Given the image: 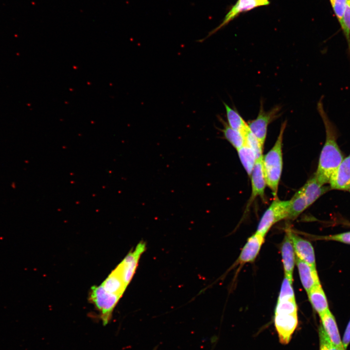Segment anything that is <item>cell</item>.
<instances>
[{
	"instance_id": "7a4b0ae2",
	"label": "cell",
	"mask_w": 350,
	"mask_h": 350,
	"mask_svg": "<svg viewBox=\"0 0 350 350\" xmlns=\"http://www.w3.org/2000/svg\"><path fill=\"white\" fill-rule=\"evenodd\" d=\"M286 124V121L281 124L274 145L262 157V168L266 185L275 197H277L282 171V140Z\"/></svg>"
},
{
	"instance_id": "8992f818",
	"label": "cell",
	"mask_w": 350,
	"mask_h": 350,
	"mask_svg": "<svg viewBox=\"0 0 350 350\" xmlns=\"http://www.w3.org/2000/svg\"><path fill=\"white\" fill-rule=\"evenodd\" d=\"M146 249L144 242H140L135 249L129 252L115 268L127 286L137 269L141 255Z\"/></svg>"
},
{
	"instance_id": "3957f363",
	"label": "cell",
	"mask_w": 350,
	"mask_h": 350,
	"mask_svg": "<svg viewBox=\"0 0 350 350\" xmlns=\"http://www.w3.org/2000/svg\"><path fill=\"white\" fill-rule=\"evenodd\" d=\"M281 109L280 105H276L268 111H265L263 101L261 100L257 117L247 122L250 131L256 137L262 149L266 138L268 126L281 116Z\"/></svg>"
},
{
	"instance_id": "277c9868",
	"label": "cell",
	"mask_w": 350,
	"mask_h": 350,
	"mask_svg": "<svg viewBox=\"0 0 350 350\" xmlns=\"http://www.w3.org/2000/svg\"><path fill=\"white\" fill-rule=\"evenodd\" d=\"M121 298L118 295L106 291L101 284L91 288L90 300L100 312L104 325L111 319L114 309Z\"/></svg>"
},
{
	"instance_id": "4dcf8cb0",
	"label": "cell",
	"mask_w": 350,
	"mask_h": 350,
	"mask_svg": "<svg viewBox=\"0 0 350 350\" xmlns=\"http://www.w3.org/2000/svg\"><path fill=\"white\" fill-rule=\"evenodd\" d=\"M349 191H350V188H349Z\"/></svg>"
},
{
	"instance_id": "ba28073f",
	"label": "cell",
	"mask_w": 350,
	"mask_h": 350,
	"mask_svg": "<svg viewBox=\"0 0 350 350\" xmlns=\"http://www.w3.org/2000/svg\"><path fill=\"white\" fill-rule=\"evenodd\" d=\"M331 189L349 191L350 187V154L343 159L331 175Z\"/></svg>"
},
{
	"instance_id": "f546056e",
	"label": "cell",
	"mask_w": 350,
	"mask_h": 350,
	"mask_svg": "<svg viewBox=\"0 0 350 350\" xmlns=\"http://www.w3.org/2000/svg\"><path fill=\"white\" fill-rule=\"evenodd\" d=\"M257 0L260 3L261 6L267 5L269 3L268 0Z\"/></svg>"
},
{
	"instance_id": "d4e9b609",
	"label": "cell",
	"mask_w": 350,
	"mask_h": 350,
	"mask_svg": "<svg viewBox=\"0 0 350 350\" xmlns=\"http://www.w3.org/2000/svg\"><path fill=\"white\" fill-rule=\"evenodd\" d=\"M294 298H295V297L292 287V282L284 276L278 300Z\"/></svg>"
},
{
	"instance_id": "7c38bea8",
	"label": "cell",
	"mask_w": 350,
	"mask_h": 350,
	"mask_svg": "<svg viewBox=\"0 0 350 350\" xmlns=\"http://www.w3.org/2000/svg\"><path fill=\"white\" fill-rule=\"evenodd\" d=\"M319 316L321 326L330 341L340 350H346L343 345L335 318L330 309Z\"/></svg>"
},
{
	"instance_id": "ac0fdd59",
	"label": "cell",
	"mask_w": 350,
	"mask_h": 350,
	"mask_svg": "<svg viewBox=\"0 0 350 350\" xmlns=\"http://www.w3.org/2000/svg\"><path fill=\"white\" fill-rule=\"evenodd\" d=\"M223 104L226 112L228 124L231 128L245 135L249 129L247 122L244 120L236 109L230 107L225 102H223Z\"/></svg>"
},
{
	"instance_id": "ffe728a7",
	"label": "cell",
	"mask_w": 350,
	"mask_h": 350,
	"mask_svg": "<svg viewBox=\"0 0 350 350\" xmlns=\"http://www.w3.org/2000/svg\"><path fill=\"white\" fill-rule=\"evenodd\" d=\"M218 118L223 124V128L221 131L225 139L237 150L242 147L245 143V135L241 132L230 127L227 122L220 116H219Z\"/></svg>"
},
{
	"instance_id": "83f0119b",
	"label": "cell",
	"mask_w": 350,
	"mask_h": 350,
	"mask_svg": "<svg viewBox=\"0 0 350 350\" xmlns=\"http://www.w3.org/2000/svg\"><path fill=\"white\" fill-rule=\"evenodd\" d=\"M322 240L333 241L350 245V231L320 237Z\"/></svg>"
},
{
	"instance_id": "f1b7e54d",
	"label": "cell",
	"mask_w": 350,
	"mask_h": 350,
	"mask_svg": "<svg viewBox=\"0 0 350 350\" xmlns=\"http://www.w3.org/2000/svg\"><path fill=\"white\" fill-rule=\"evenodd\" d=\"M342 343L344 349L346 350L350 344V319L346 326L342 339Z\"/></svg>"
},
{
	"instance_id": "6da1fadb",
	"label": "cell",
	"mask_w": 350,
	"mask_h": 350,
	"mask_svg": "<svg viewBox=\"0 0 350 350\" xmlns=\"http://www.w3.org/2000/svg\"><path fill=\"white\" fill-rule=\"evenodd\" d=\"M323 96L318 100L316 108L324 123L326 140L321 151L316 171L314 175L321 185L329 183L330 177L343 160V156L336 142L337 131L324 109Z\"/></svg>"
},
{
	"instance_id": "5bb4252c",
	"label": "cell",
	"mask_w": 350,
	"mask_h": 350,
	"mask_svg": "<svg viewBox=\"0 0 350 350\" xmlns=\"http://www.w3.org/2000/svg\"><path fill=\"white\" fill-rule=\"evenodd\" d=\"M262 157L263 155L257 159L250 175L252 190L249 203L258 196L264 197L266 183L262 168Z\"/></svg>"
},
{
	"instance_id": "4fadbf2b",
	"label": "cell",
	"mask_w": 350,
	"mask_h": 350,
	"mask_svg": "<svg viewBox=\"0 0 350 350\" xmlns=\"http://www.w3.org/2000/svg\"><path fill=\"white\" fill-rule=\"evenodd\" d=\"M260 6L261 5L257 0H238L225 16L222 22L217 27L210 31L206 37L201 39L199 42H203L211 36L228 24L240 13L249 11Z\"/></svg>"
},
{
	"instance_id": "9a60e30c",
	"label": "cell",
	"mask_w": 350,
	"mask_h": 350,
	"mask_svg": "<svg viewBox=\"0 0 350 350\" xmlns=\"http://www.w3.org/2000/svg\"><path fill=\"white\" fill-rule=\"evenodd\" d=\"M296 263L302 285L307 293L315 286L320 284L316 268L297 257Z\"/></svg>"
},
{
	"instance_id": "2e32d148",
	"label": "cell",
	"mask_w": 350,
	"mask_h": 350,
	"mask_svg": "<svg viewBox=\"0 0 350 350\" xmlns=\"http://www.w3.org/2000/svg\"><path fill=\"white\" fill-rule=\"evenodd\" d=\"M300 189L309 207L322 195L331 189V188L320 184L314 175Z\"/></svg>"
},
{
	"instance_id": "603a6c76",
	"label": "cell",
	"mask_w": 350,
	"mask_h": 350,
	"mask_svg": "<svg viewBox=\"0 0 350 350\" xmlns=\"http://www.w3.org/2000/svg\"><path fill=\"white\" fill-rule=\"evenodd\" d=\"M348 45V52L350 59V0H347L343 17L339 23Z\"/></svg>"
},
{
	"instance_id": "9c48e42d",
	"label": "cell",
	"mask_w": 350,
	"mask_h": 350,
	"mask_svg": "<svg viewBox=\"0 0 350 350\" xmlns=\"http://www.w3.org/2000/svg\"><path fill=\"white\" fill-rule=\"evenodd\" d=\"M281 254L284 276L293 282V273L296 263V254L291 238V230L287 229L281 245Z\"/></svg>"
},
{
	"instance_id": "7402d4cb",
	"label": "cell",
	"mask_w": 350,
	"mask_h": 350,
	"mask_svg": "<svg viewBox=\"0 0 350 350\" xmlns=\"http://www.w3.org/2000/svg\"><path fill=\"white\" fill-rule=\"evenodd\" d=\"M237 151L242 164L248 175L250 176L256 161L258 158L256 153L245 143Z\"/></svg>"
},
{
	"instance_id": "5b68a950",
	"label": "cell",
	"mask_w": 350,
	"mask_h": 350,
	"mask_svg": "<svg viewBox=\"0 0 350 350\" xmlns=\"http://www.w3.org/2000/svg\"><path fill=\"white\" fill-rule=\"evenodd\" d=\"M290 206V200H281L276 197L262 215L256 232L265 236L275 224L287 218Z\"/></svg>"
},
{
	"instance_id": "52a82bcc",
	"label": "cell",
	"mask_w": 350,
	"mask_h": 350,
	"mask_svg": "<svg viewBox=\"0 0 350 350\" xmlns=\"http://www.w3.org/2000/svg\"><path fill=\"white\" fill-rule=\"evenodd\" d=\"M274 324L280 342L287 344L298 325V314H275Z\"/></svg>"
},
{
	"instance_id": "d6986e66",
	"label": "cell",
	"mask_w": 350,
	"mask_h": 350,
	"mask_svg": "<svg viewBox=\"0 0 350 350\" xmlns=\"http://www.w3.org/2000/svg\"><path fill=\"white\" fill-rule=\"evenodd\" d=\"M101 285L108 292L121 297L122 296L127 287L116 269L110 273Z\"/></svg>"
},
{
	"instance_id": "e0dca14e",
	"label": "cell",
	"mask_w": 350,
	"mask_h": 350,
	"mask_svg": "<svg viewBox=\"0 0 350 350\" xmlns=\"http://www.w3.org/2000/svg\"><path fill=\"white\" fill-rule=\"evenodd\" d=\"M307 293L312 307L319 315L329 309L327 298L320 284L313 287Z\"/></svg>"
},
{
	"instance_id": "4316f807",
	"label": "cell",
	"mask_w": 350,
	"mask_h": 350,
	"mask_svg": "<svg viewBox=\"0 0 350 350\" xmlns=\"http://www.w3.org/2000/svg\"><path fill=\"white\" fill-rule=\"evenodd\" d=\"M339 23L341 21L347 0H330Z\"/></svg>"
},
{
	"instance_id": "cb8c5ba5",
	"label": "cell",
	"mask_w": 350,
	"mask_h": 350,
	"mask_svg": "<svg viewBox=\"0 0 350 350\" xmlns=\"http://www.w3.org/2000/svg\"><path fill=\"white\" fill-rule=\"evenodd\" d=\"M298 308L294 299L278 300L275 314L297 313Z\"/></svg>"
},
{
	"instance_id": "484cf974",
	"label": "cell",
	"mask_w": 350,
	"mask_h": 350,
	"mask_svg": "<svg viewBox=\"0 0 350 350\" xmlns=\"http://www.w3.org/2000/svg\"><path fill=\"white\" fill-rule=\"evenodd\" d=\"M318 332L319 350H341L330 341L321 325Z\"/></svg>"
},
{
	"instance_id": "30bf717a",
	"label": "cell",
	"mask_w": 350,
	"mask_h": 350,
	"mask_svg": "<svg viewBox=\"0 0 350 350\" xmlns=\"http://www.w3.org/2000/svg\"><path fill=\"white\" fill-rule=\"evenodd\" d=\"M264 242V236L255 232L249 237L237 259V264H244L254 261Z\"/></svg>"
},
{
	"instance_id": "44dd1931",
	"label": "cell",
	"mask_w": 350,
	"mask_h": 350,
	"mask_svg": "<svg viewBox=\"0 0 350 350\" xmlns=\"http://www.w3.org/2000/svg\"><path fill=\"white\" fill-rule=\"evenodd\" d=\"M290 201L289 212L287 218L288 219L297 218L309 207L307 199L301 189L295 193Z\"/></svg>"
},
{
	"instance_id": "8fae6325",
	"label": "cell",
	"mask_w": 350,
	"mask_h": 350,
	"mask_svg": "<svg viewBox=\"0 0 350 350\" xmlns=\"http://www.w3.org/2000/svg\"><path fill=\"white\" fill-rule=\"evenodd\" d=\"M291 238L296 257L316 268L315 251L311 243L291 231Z\"/></svg>"
}]
</instances>
